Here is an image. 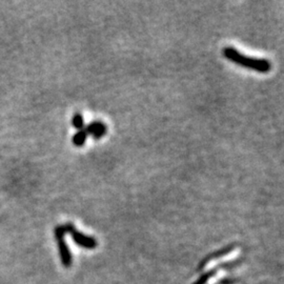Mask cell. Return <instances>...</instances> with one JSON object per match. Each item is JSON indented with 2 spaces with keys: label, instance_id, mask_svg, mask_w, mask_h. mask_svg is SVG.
<instances>
[{
  "label": "cell",
  "instance_id": "obj_1",
  "mask_svg": "<svg viewBox=\"0 0 284 284\" xmlns=\"http://www.w3.org/2000/svg\"><path fill=\"white\" fill-rule=\"evenodd\" d=\"M222 54L226 59L234 62V64L241 66L245 69L256 71V72L261 74L269 73L272 69V64L269 60L245 56L233 47L224 48L222 51Z\"/></svg>",
  "mask_w": 284,
  "mask_h": 284
},
{
  "label": "cell",
  "instance_id": "obj_2",
  "mask_svg": "<svg viewBox=\"0 0 284 284\" xmlns=\"http://www.w3.org/2000/svg\"><path fill=\"white\" fill-rule=\"evenodd\" d=\"M66 227H67V232L70 233L71 235H72L73 239H74V241L78 244V245H80V246H83V247H87V248H92V247H95L96 245V241H95V239L91 238V237H86L84 235H82L81 233H79L78 230L75 229V227L69 223V224H66Z\"/></svg>",
  "mask_w": 284,
  "mask_h": 284
},
{
  "label": "cell",
  "instance_id": "obj_3",
  "mask_svg": "<svg viewBox=\"0 0 284 284\" xmlns=\"http://www.w3.org/2000/svg\"><path fill=\"white\" fill-rule=\"evenodd\" d=\"M87 135H92V137L96 140L101 139L106 134V126L101 121H93L84 128Z\"/></svg>",
  "mask_w": 284,
  "mask_h": 284
},
{
  "label": "cell",
  "instance_id": "obj_4",
  "mask_svg": "<svg viewBox=\"0 0 284 284\" xmlns=\"http://www.w3.org/2000/svg\"><path fill=\"white\" fill-rule=\"evenodd\" d=\"M57 241H58V246H59V252H60V257L62 263H64L66 266H69L71 264V254H70V250L67 245V242L65 241V237H56Z\"/></svg>",
  "mask_w": 284,
  "mask_h": 284
},
{
  "label": "cell",
  "instance_id": "obj_5",
  "mask_svg": "<svg viewBox=\"0 0 284 284\" xmlns=\"http://www.w3.org/2000/svg\"><path fill=\"white\" fill-rule=\"evenodd\" d=\"M86 138H87V134H86V132L84 130L82 131H78L76 134L73 136L72 138V142H73V144L77 147H81L84 145L85 143V141H86Z\"/></svg>",
  "mask_w": 284,
  "mask_h": 284
},
{
  "label": "cell",
  "instance_id": "obj_6",
  "mask_svg": "<svg viewBox=\"0 0 284 284\" xmlns=\"http://www.w3.org/2000/svg\"><path fill=\"white\" fill-rule=\"evenodd\" d=\"M72 126L78 131H82L85 128L83 116L80 113H75L72 117Z\"/></svg>",
  "mask_w": 284,
  "mask_h": 284
}]
</instances>
